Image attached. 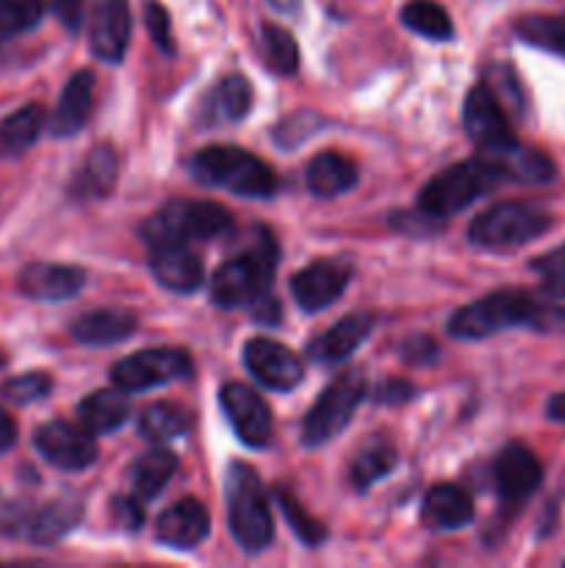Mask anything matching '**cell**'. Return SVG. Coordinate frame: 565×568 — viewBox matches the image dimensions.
I'll use <instances>...</instances> for the list:
<instances>
[{
	"mask_svg": "<svg viewBox=\"0 0 565 568\" xmlns=\"http://www.w3.org/2000/svg\"><path fill=\"white\" fill-rule=\"evenodd\" d=\"M277 266V244L269 236V231H255L253 242L244 253L236 258L225 261L216 270L214 281H210V300L219 308H242V305H253L255 300L264 297L269 292V283L275 277Z\"/></svg>",
	"mask_w": 565,
	"mask_h": 568,
	"instance_id": "obj_1",
	"label": "cell"
},
{
	"mask_svg": "<svg viewBox=\"0 0 565 568\" xmlns=\"http://www.w3.org/2000/svg\"><path fill=\"white\" fill-rule=\"evenodd\" d=\"M225 497L227 525L238 547L249 555L269 547L275 525H271L269 497H266L258 471L247 464H230L225 477Z\"/></svg>",
	"mask_w": 565,
	"mask_h": 568,
	"instance_id": "obj_2",
	"label": "cell"
},
{
	"mask_svg": "<svg viewBox=\"0 0 565 568\" xmlns=\"http://www.w3.org/2000/svg\"><path fill=\"white\" fill-rule=\"evenodd\" d=\"M192 175L205 186L227 189L242 197H271L277 189L269 164L236 144H210L192 159Z\"/></svg>",
	"mask_w": 565,
	"mask_h": 568,
	"instance_id": "obj_3",
	"label": "cell"
},
{
	"mask_svg": "<svg viewBox=\"0 0 565 568\" xmlns=\"http://www.w3.org/2000/svg\"><path fill=\"white\" fill-rule=\"evenodd\" d=\"M233 227V216L225 205L208 200H172L158 214L142 225V239L150 247L186 244L192 239L225 236Z\"/></svg>",
	"mask_w": 565,
	"mask_h": 568,
	"instance_id": "obj_4",
	"label": "cell"
},
{
	"mask_svg": "<svg viewBox=\"0 0 565 568\" xmlns=\"http://www.w3.org/2000/svg\"><path fill=\"white\" fill-rule=\"evenodd\" d=\"M535 311L537 303L530 294L518 292V288H502V292H491L460 308L449 322V333L454 338H463V342H480V338L502 333L507 327H532Z\"/></svg>",
	"mask_w": 565,
	"mask_h": 568,
	"instance_id": "obj_5",
	"label": "cell"
},
{
	"mask_svg": "<svg viewBox=\"0 0 565 568\" xmlns=\"http://www.w3.org/2000/svg\"><path fill=\"white\" fill-rule=\"evenodd\" d=\"M496 183L499 175L482 155L460 161V164L443 170L441 175H435L421 189L419 211H424L432 220H446V216L469 209L476 197H482Z\"/></svg>",
	"mask_w": 565,
	"mask_h": 568,
	"instance_id": "obj_6",
	"label": "cell"
},
{
	"mask_svg": "<svg viewBox=\"0 0 565 568\" xmlns=\"http://www.w3.org/2000/svg\"><path fill=\"white\" fill-rule=\"evenodd\" d=\"M366 397V381L360 372L349 369L341 372L319 399L314 403L310 414L302 422V444L305 447H321V444L332 442L341 436L343 427L352 422L355 410Z\"/></svg>",
	"mask_w": 565,
	"mask_h": 568,
	"instance_id": "obj_7",
	"label": "cell"
},
{
	"mask_svg": "<svg viewBox=\"0 0 565 568\" xmlns=\"http://www.w3.org/2000/svg\"><path fill=\"white\" fill-rule=\"evenodd\" d=\"M552 227V216L524 203H499L469 225L471 244L482 250H513Z\"/></svg>",
	"mask_w": 565,
	"mask_h": 568,
	"instance_id": "obj_8",
	"label": "cell"
},
{
	"mask_svg": "<svg viewBox=\"0 0 565 568\" xmlns=\"http://www.w3.org/2000/svg\"><path fill=\"white\" fill-rule=\"evenodd\" d=\"M188 375H192V358H188V353L175 347H155L133 353L122 358L114 366V372H111L116 386L131 394L150 392V388L181 381V377Z\"/></svg>",
	"mask_w": 565,
	"mask_h": 568,
	"instance_id": "obj_9",
	"label": "cell"
},
{
	"mask_svg": "<svg viewBox=\"0 0 565 568\" xmlns=\"http://www.w3.org/2000/svg\"><path fill=\"white\" fill-rule=\"evenodd\" d=\"M33 447L48 464L64 471H83L97 460V442L86 427L70 422H48L33 436Z\"/></svg>",
	"mask_w": 565,
	"mask_h": 568,
	"instance_id": "obj_10",
	"label": "cell"
},
{
	"mask_svg": "<svg viewBox=\"0 0 565 568\" xmlns=\"http://www.w3.org/2000/svg\"><path fill=\"white\" fill-rule=\"evenodd\" d=\"M219 403L230 427L247 447L260 449L271 442L275 422H271V410L260 399V394H255L249 386H242V383H225Z\"/></svg>",
	"mask_w": 565,
	"mask_h": 568,
	"instance_id": "obj_11",
	"label": "cell"
},
{
	"mask_svg": "<svg viewBox=\"0 0 565 568\" xmlns=\"http://www.w3.org/2000/svg\"><path fill=\"white\" fill-rule=\"evenodd\" d=\"M352 264L343 258H319L291 277V294L299 308L316 314L336 303L349 286Z\"/></svg>",
	"mask_w": 565,
	"mask_h": 568,
	"instance_id": "obj_12",
	"label": "cell"
},
{
	"mask_svg": "<svg viewBox=\"0 0 565 568\" xmlns=\"http://www.w3.org/2000/svg\"><path fill=\"white\" fill-rule=\"evenodd\" d=\"M244 364L260 386L271 392H291L302 383L305 366L297 353L271 338H253L244 347Z\"/></svg>",
	"mask_w": 565,
	"mask_h": 568,
	"instance_id": "obj_13",
	"label": "cell"
},
{
	"mask_svg": "<svg viewBox=\"0 0 565 568\" xmlns=\"http://www.w3.org/2000/svg\"><path fill=\"white\" fill-rule=\"evenodd\" d=\"M463 125L471 142L480 150H496L513 142V131L504 116L502 103L487 83H476L469 92L463 105Z\"/></svg>",
	"mask_w": 565,
	"mask_h": 568,
	"instance_id": "obj_14",
	"label": "cell"
},
{
	"mask_svg": "<svg viewBox=\"0 0 565 568\" xmlns=\"http://www.w3.org/2000/svg\"><path fill=\"white\" fill-rule=\"evenodd\" d=\"M89 44L103 61H116L131 44V9L125 0H89Z\"/></svg>",
	"mask_w": 565,
	"mask_h": 568,
	"instance_id": "obj_15",
	"label": "cell"
},
{
	"mask_svg": "<svg viewBox=\"0 0 565 568\" xmlns=\"http://www.w3.org/2000/svg\"><path fill=\"white\" fill-rule=\"evenodd\" d=\"M493 480H496V491L504 503L518 505L541 488L543 466L530 447L513 442L499 453Z\"/></svg>",
	"mask_w": 565,
	"mask_h": 568,
	"instance_id": "obj_16",
	"label": "cell"
},
{
	"mask_svg": "<svg viewBox=\"0 0 565 568\" xmlns=\"http://www.w3.org/2000/svg\"><path fill=\"white\" fill-rule=\"evenodd\" d=\"M86 283V272L66 264H48V261H33L22 266L17 286L20 294L37 303H61V300L75 297Z\"/></svg>",
	"mask_w": 565,
	"mask_h": 568,
	"instance_id": "obj_17",
	"label": "cell"
},
{
	"mask_svg": "<svg viewBox=\"0 0 565 568\" xmlns=\"http://www.w3.org/2000/svg\"><path fill=\"white\" fill-rule=\"evenodd\" d=\"M480 155L491 164V170L496 172L499 181L548 183L557 175V166H554V161L548 159L546 153H541L537 148H530V144L515 142V139L496 150H482Z\"/></svg>",
	"mask_w": 565,
	"mask_h": 568,
	"instance_id": "obj_18",
	"label": "cell"
},
{
	"mask_svg": "<svg viewBox=\"0 0 565 568\" xmlns=\"http://www.w3.org/2000/svg\"><path fill=\"white\" fill-rule=\"evenodd\" d=\"M210 516L199 499H181L158 516L155 536L172 549H194L208 538Z\"/></svg>",
	"mask_w": 565,
	"mask_h": 568,
	"instance_id": "obj_19",
	"label": "cell"
},
{
	"mask_svg": "<svg viewBox=\"0 0 565 568\" xmlns=\"http://www.w3.org/2000/svg\"><path fill=\"white\" fill-rule=\"evenodd\" d=\"M150 270H153L155 281L164 288H170V292L192 294L203 286V261L186 244L153 247Z\"/></svg>",
	"mask_w": 565,
	"mask_h": 568,
	"instance_id": "obj_20",
	"label": "cell"
},
{
	"mask_svg": "<svg viewBox=\"0 0 565 568\" xmlns=\"http://www.w3.org/2000/svg\"><path fill=\"white\" fill-rule=\"evenodd\" d=\"M371 331H374V320L369 314H349L336 322L330 331L316 336L310 342L308 355L316 364H341L369 338Z\"/></svg>",
	"mask_w": 565,
	"mask_h": 568,
	"instance_id": "obj_21",
	"label": "cell"
},
{
	"mask_svg": "<svg viewBox=\"0 0 565 568\" xmlns=\"http://www.w3.org/2000/svg\"><path fill=\"white\" fill-rule=\"evenodd\" d=\"M253 109V87L244 75H225L208 94L203 98L199 122L203 125H225L238 122Z\"/></svg>",
	"mask_w": 565,
	"mask_h": 568,
	"instance_id": "obj_22",
	"label": "cell"
},
{
	"mask_svg": "<svg viewBox=\"0 0 565 568\" xmlns=\"http://www.w3.org/2000/svg\"><path fill=\"white\" fill-rule=\"evenodd\" d=\"M94 103V75L89 70L75 72L66 81L64 92H61L59 105L50 120V131L53 136H75L83 125H86L89 114H92Z\"/></svg>",
	"mask_w": 565,
	"mask_h": 568,
	"instance_id": "obj_23",
	"label": "cell"
},
{
	"mask_svg": "<svg viewBox=\"0 0 565 568\" xmlns=\"http://www.w3.org/2000/svg\"><path fill=\"white\" fill-rule=\"evenodd\" d=\"M421 519L430 530H460L474 519V503H471L469 491H463L454 483H443L424 497Z\"/></svg>",
	"mask_w": 565,
	"mask_h": 568,
	"instance_id": "obj_24",
	"label": "cell"
},
{
	"mask_svg": "<svg viewBox=\"0 0 565 568\" xmlns=\"http://www.w3.org/2000/svg\"><path fill=\"white\" fill-rule=\"evenodd\" d=\"M136 331V316L125 308H100L72 322V338L86 347H109L125 342Z\"/></svg>",
	"mask_w": 565,
	"mask_h": 568,
	"instance_id": "obj_25",
	"label": "cell"
},
{
	"mask_svg": "<svg viewBox=\"0 0 565 568\" xmlns=\"http://www.w3.org/2000/svg\"><path fill=\"white\" fill-rule=\"evenodd\" d=\"M131 416V403L127 394L114 392V388H100V392L89 394L81 405H78V419L86 427L92 436H105V433L120 430Z\"/></svg>",
	"mask_w": 565,
	"mask_h": 568,
	"instance_id": "obj_26",
	"label": "cell"
},
{
	"mask_svg": "<svg viewBox=\"0 0 565 568\" xmlns=\"http://www.w3.org/2000/svg\"><path fill=\"white\" fill-rule=\"evenodd\" d=\"M305 183L316 197H338L358 183V170L341 153H319L305 170Z\"/></svg>",
	"mask_w": 565,
	"mask_h": 568,
	"instance_id": "obj_27",
	"label": "cell"
},
{
	"mask_svg": "<svg viewBox=\"0 0 565 568\" xmlns=\"http://www.w3.org/2000/svg\"><path fill=\"white\" fill-rule=\"evenodd\" d=\"M48 125V111L39 103H28L0 120V159H11L31 148Z\"/></svg>",
	"mask_w": 565,
	"mask_h": 568,
	"instance_id": "obj_28",
	"label": "cell"
},
{
	"mask_svg": "<svg viewBox=\"0 0 565 568\" xmlns=\"http://www.w3.org/2000/svg\"><path fill=\"white\" fill-rule=\"evenodd\" d=\"M81 516V503H70V499H59V503L44 505V508H33L25 538L28 541L39 544V547H50V544L61 541L66 532L75 530Z\"/></svg>",
	"mask_w": 565,
	"mask_h": 568,
	"instance_id": "obj_29",
	"label": "cell"
},
{
	"mask_svg": "<svg viewBox=\"0 0 565 568\" xmlns=\"http://www.w3.org/2000/svg\"><path fill=\"white\" fill-rule=\"evenodd\" d=\"M116 153L109 144H97L92 153L86 155V161L81 164V170L75 172V181H72V194L83 200H100L114 189L116 181Z\"/></svg>",
	"mask_w": 565,
	"mask_h": 568,
	"instance_id": "obj_30",
	"label": "cell"
},
{
	"mask_svg": "<svg viewBox=\"0 0 565 568\" xmlns=\"http://www.w3.org/2000/svg\"><path fill=\"white\" fill-rule=\"evenodd\" d=\"M177 471V458L170 449H150L147 455L133 464L131 469V483L133 491L142 499H155L166 488V483L172 480V475Z\"/></svg>",
	"mask_w": 565,
	"mask_h": 568,
	"instance_id": "obj_31",
	"label": "cell"
},
{
	"mask_svg": "<svg viewBox=\"0 0 565 568\" xmlns=\"http://www.w3.org/2000/svg\"><path fill=\"white\" fill-rule=\"evenodd\" d=\"M397 466V449L386 442V438H371L369 444H363L355 458L352 469H349V480L358 491H366L374 483H380L388 471Z\"/></svg>",
	"mask_w": 565,
	"mask_h": 568,
	"instance_id": "obj_32",
	"label": "cell"
},
{
	"mask_svg": "<svg viewBox=\"0 0 565 568\" xmlns=\"http://www.w3.org/2000/svg\"><path fill=\"white\" fill-rule=\"evenodd\" d=\"M138 430L150 442H172L192 430V414L177 403H153L144 408Z\"/></svg>",
	"mask_w": 565,
	"mask_h": 568,
	"instance_id": "obj_33",
	"label": "cell"
},
{
	"mask_svg": "<svg viewBox=\"0 0 565 568\" xmlns=\"http://www.w3.org/2000/svg\"><path fill=\"white\" fill-rule=\"evenodd\" d=\"M515 33L526 44L565 59V14H526L515 22Z\"/></svg>",
	"mask_w": 565,
	"mask_h": 568,
	"instance_id": "obj_34",
	"label": "cell"
},
{
	"mask_svg": "<svg viewBox=\"0 0 565 568\" xmlns=\"http://www.w3.org/2000/svg\"><path fill=\"white\" fill-rule=\"evenodd\" d=\"M402 22L410 31L421 33L427 39H449L452 37V20L446 9L435 0H410L402 9Z\"/></svg>",
	"mask_w": 565,
	"mask_h": 568,
	"instance_id": "obj_35",
	"label": "cell"
},
{
	"mask_svg": "<svg viewBox=\"0 0 565 568\" xmlns=\"http://www.w3.org/2000/svg\"><path fill=\"white\" fill-rule=\"evenodd\" d=\"M260 33H264V37H260V44H264L266 64L275 72H280V75H294L299 67L297 39H294L286 28L271 26V22H266V26L260 28Z\"/></svg>",
	"mask_w": 565,
	"mask_h": 568,
	"instance_id": "obj_36",
	"label": "cell"
},
{
	"mask_svg": "<svg viewBox=\"0 0 565 568\" xmlns=\"http://www.w3.org/2000/svg\"><path fill=\"white\" fill-rule=\"evenodd\" d=\"M275 499L282 510V519L288 521V527H291L294 536H297L299 541L308 544V547H319V544L325 541L327 538L325 525L316 521L314 516L297 503V497H294L291 491H286V488H275Z\"/></svg>",
	"mask_w": 565,
	"mask_h": 568,
	"instance_id": "obj_37",
	"label": "cell"
},
{
	"mask_svg": "<svg viewBox=\"0 0 565 568\" xmlns=\"http://www.w3.org/2000/svg\"><path fill=\"white\" fill-rule=\"evenodd\" d=\"M44 17L42 0H0V39L37 28Z\"/></svg>",
	"mask_w": 565,
	"mask_h": 568,
	"instance_id": "obj_38",
	"label": "cell"
},
{
	"mask_svg": "<svg viewBox=\"0 0 565 568\" xmlns=\"http://www.w3.org/2000/svg\"><path fill=\"white\" fill-rule=\"evenodd\" d=\"M50 388H53V377L44 375V372H25V375H17L11 381H6L0 386V394L11 405H31L48 397Z\"/></svg>",
	"mask_w": 565,
	"mask_h": 568,
	"instance_id": "obj_39",
	"label": "cell"
},
{
	"mask_svg": "<svg viewBox=\"0 0 565 568\" xmlns=\"http://www.w3.org/2000/svg\"><path fill=\"white\" fill-rule=\"evenodd\" d=\"M31 516L33 505L25 503V499H11V503L0 505V536L25 538Z\"/></svg>",
	"mask_w": 565,
	"mask_h": 568,
	"instance_id": "obj_40",
	"label": "cell"
},
{
	"mask_svg": "<svg viewBox=\"0 0 565 568\" xmlns=\"http://www.w3.org/2000/svg\"><path fill=\"white\" fill-rule=\"evenodd\" d=\"M144 22H147V31L150 37H153V42L158 44L164 53H172V50H175V42H172V22L158 0H147V3H144Z\"/></svg>",
	"mask_w": 565,
	"mask_h": 568,
	"instance_id": "obj_41",
	"label": "cell"
},
{
	"mask_svg": "<svg viewBox=\"0 0 565 568\" xmlns=\"http://www.w3.org/2000/svg\"><path fill=\"white\" fill-rule=\"evenodd\" d=\"M399 355L410 366H430L438 358V344L430 336H408L399 344Z\"/></svg>",
	"mask_w": 565,
	"mask_h": 568,
	"instance_id": "obj_42",
	"label": "cell"
},
{
	"mask_svg": "<svg viewBox=\"0 0 565 568\" xmlns=\"http://www.w3.org/2000/svg\"><path fill=\"white\" fill-rule=\"evenodd\" d=\"M532 327H535V331H541V333H563V336H565V305L537 303Z\"/></svg>",
	"mask_w": 565,
	"mask_h": 568,
	"instance_id": "obj_43",
	"label": "cell"
},
{
	"mask_svg": "<svg viewBox=\"0 0 565 568\" xmlns=\"http://www.w3.org/2000/svg\"><path fill=\"white\" fill-rule=\"evenodd\" d=\"M415 397V388L408 381H386L374 388V399L380 405H402Z\"/></svg>",
	"mask_w": 565,
	"mask_h": 568,
	"instance_id": "obj_44",
	"label": "cell"
},
{
	"mask_svg": "<svg viewBox=\"0 0 565 568\" xmlns=\"http://www.w3.org/2000/svg\"><path fill=\"white\" fill-rule=\"evenodd\" d=\"M42 3L50 6V11L59 17L61 26H64L66 31L75 33L78 28H81V22H83V3H81V0H42Z\"/></svg>",
	"mask_w": 565,
	"mask_h": 568,
	"instance_id": "obj_45",
	"label": "cell"
},
{
	"mask_svg": "<svg viewBox=\"0 0 565 568\" xmlns=\"http://www.w3.org/2000/svg\"><path fill=\"white\" fill-rule=\"evenodd\" d=\"M532 270L543 277H565V244L537 255V258L532 261Z\"/></svg>",
	"mask_w": 565,
	"mask_h": 568,
	"instance_id": "obj_46",
	"label": "cell"
},
{
	"mask_svg": "<svg viewBox=\"0 0 565 568\" xmlns=\"http://www.w3.org/2000/svg\"><path fill=\"white\" fill-rule=\"evenodd\" d=\"M114 514H116V521H120L125 530H133V532H136L138 527H142V521H144L142 505H138L136 499H131V497H116L114 499Z\"/></svg>",
	"mask_w": 565,
	"mask_h": 568,
	"instance_id": "obj_47",
	"label": "cell"
},
{
	"mask_svg": "<svg viewBox=\"0 0 565 568\" xmlns=\"http://www.w3.org/2000/svg\"><path fill=\"white\" fill-rule=\"evenodd\" d=\"M14 442H17L14 419H11V416L0 408V453H6V449L14 447Z\"/></svg>",
	"mask_w": 565,
	"mask_h": 568,
	"instance_id": "obj_48",
	"label": "cell"
},
{
	"mask_svg": "<svg viewBox=\"0 0 565 568\" xmlns=\"http://www.w3.org/2000/svg\"><path fill=\"white\" fill-rule=\"evenodd\" d=\"M546 416L554 422H565V392L563 394H554L546 405Z\"/></svg>",
	"mask_w": 565,
	"mask_h": 568,
	"instance_id": "obj_49",
	"label": "cell"
},
{
	"mask_svg": "<svg viewBox=\"0 0 565 568\" xmlns=\"http://www.w3.org/2000/svg\"><path fill=\"white\" fill-rule=\"evenodd\" d=\"M271 6H275L277 11H282V14H294V11L299 9V0H269Z\"/></svg>",
	"mask_w": 565,
	"mask_h": 568,
	"instance_id": "obj_50",
	"label": "cell"
},
{
	"mask_svg": "<svg viewBox=\"0 0 565 568\" xmlns=\"http://www.w3.org/2000/svg\"><path fill=\"white\" fill-rule=\"evenodd\" d=\"M3 366H6V355L0 353V369H3Z\"/></svg>",
	"mask_w": 565,
	"mask_h": 568,
	"instance_id": "obj_51",
	"label": "cell"
}]
</instances>
